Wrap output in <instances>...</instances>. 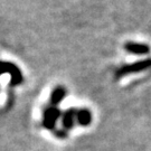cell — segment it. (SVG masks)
<instances>
[{
  "label": "cell",
  "instance_id": "1",
  "mask_svg": "<svg viewBox=\"0 0 151 151\" xmlns=\"http://www.w3.org/2000/svg\"><path fill=\"white\" fill-rule=\"evenodd\" d=\"M5 73H8L10 75L11 84H14V85H17L22 81V72L17 67V65L10 63V62L0 60V75L5 74Z\"/></svg>",
  "mask_w": 151,
  "mask_h": 151
},
{
  "label": "cell",
  "instance_id": "3",
  "mask_svg": "<svg viewBox=\"0 0 151 151\" xmlns=\"http://www.w3.org/2000/svg\"><path fill=\"white\" fill-rule=\"evenodd\" d=\"M124 49L135 55H147L150 53V47L147 44L142 43H134V42H128L124 45Z\"/></svg>",
  "mask_w": 151,
  "mask_h": 151
},
{
  "label": "cell",
  "instance_id": "2",
  "mask_svg": "<svg viewBox=\"0 0 151 151\" xmlns=\"http://www.w3.org/2000/svg\"><path fill=\"white\" fill-rule=\"evenodd\" d=\"M151 67V58H147V60H139V62H134L132 64H128L122 66L116 75L118 76H124L128 75V74H131V73H137V72H141V70H145L147 68Z\"/></svg>",
  "mask_w": 151,
  "mask_h": 151
},
{
  "label": "cell",
  "instance_id": "4",
  "mask_svg": "<svg viewBox=\"0 0 151 151\" xmlns=\"http://www.w3.org/2000/svg\"><path fill=\"white\" fill-rule=\"evenodd\" d=\"M64 94H65L64 88H62V87L55 88L54 92H53V94H52V101L54 103L60 102V100L63 99V96H64Z\"/></svg>",
  "mask_w": 151,
  "mask_h": 151
}]
</instances>
